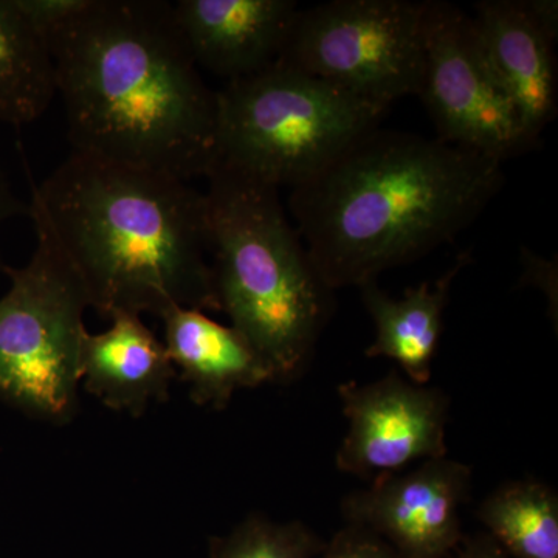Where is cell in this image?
<instances>
[{
	"instance_id": "6da1fadb",
	"label": "cell",
	"mask_w": 558,
	"mask_h": 558,
	"mask_svg": "<svg viewBox=\"0 0 558 558\" xmlns=\"http://www.w3.org/2000/svg\"><path fill=\"white\" fill-rule=\"evenodd\" d=\"M72 154L190 182L216 163L209 89L168 0H87L47 35Z\"/></svg>"
},
{
	"instance_id": "7a4b0ae2",
	"label": "cell",
	"mask_w": 558,
	"mask_h": 558,
	"mask_svg": "<svg viewBox=\"0 0 558 558\" xmlns=\"http://www.w3.org/2000/svg\"><path fill=\"white\" fill-rule=\"evenodd\" d=\"M27 216L100 317L220 312L205 193L165 172L70 154L33 185Z\"/></svg>"
},
{
	"instance_id": "3957f363",
	"label": "cell",
	"mask_w": 558,
	"mask_h": 558,
	"mask_svg": "<svg viewBox=\"0 0 558 558\" xmlns=\"http://www.w3.org/2000/svg\"><path fill=\"white\" fill-rule=\"evenodd\" d=\"M502 183L501 161L376 128L290 190L289 207L312 266L336 292L453 242Z\"/></svg>"
},
{
	"instance_id": "277c9868",
	"label": "cell",
	"mask_w": 558,
	"mask_h": 558,
	"mask_svg": "<svg viewBox=\"0 0 558 558\" xmlns=\"http://www.w3.org/2000/svg\"><path fill=\"white\" fill-rule=\"evenodd\" d=\"M204 191L220 312L269 365L275 381L310 365L332 306L279 190L215 165Z\"/></svg>"
},
{
	"instance_id": "5b68a950",
	"label": "cell",
	"mask_w": 558,
	"mask_h": 558,
	"mask_svg": "<svg viewBox=\"0 0 558 558\" xmlns=\"http://www.w3.org/2000/svg\"><path fill=\"white\" fill-rule=\"evenodd\" d=\"M218 92L216 163L296 189L379 128L387 109L275 62Z\"/></svg>"
},
{
	"instance_id": "8992f818",
	"label": "cell",
	"mask_w": 558,
	"mask_h": 558,
	"mask_svg": "<svg viewBox=\"0 0 558 558\" xmlns=\"http://www.w3.org/2000/svg\"><path fill=\"white\" fill-rule=\"evenodd\" d=\"M0 398L49 422H68L78 405L81 357L89 310L78 277L49 242L36 236L24 267H2Z\"/></svg>"
},
{
	"instance_id": "52a82bcc",
	"label": "cell",
	"mask_w": 558,
	"mask_h": 558,
	"mask_svg": "<svg viewBox=\"0 0 558 558\" xmlns=\"http://www.w3.org/2000/svg\"><path fill=\"white\" fill-rule=\"evenodd\" d=\"M427 0H332L300 9L279 64L389 109L421 89Z\"/></svg>"
},
{
	"instance_id": "ba28073f",
	"label": "cell",
	"mask_w": 558,
	"mask_h": 558,
	"mask_svg": "<svg viewBox=\"0 0 558 558\" xmlns=\"http://www.w3.org/2000/svg\"><path fill=\"white\" fill-rule=\"evenodd\" d=\"M436 137L498 161L527 150L519 117L492 72L472 16L427 0L421 89Z\"/></svg>"
},
{
	"instance_id": "9c48e42d",
	"label": "cell",
	"mask_w": 558,
	"mask_h": 558,
	"mask_svg": "<svg viewBox=\"0 0 558 558\" xmlns=\"http://www.w3.org/2000/svg\"><path fill=\"white\" fill-rule=\"evenodd\" d=\"M339 398L348 418L336 457L340 472L373 483L414 462L447 457L450 400L439 388L391 371L371 384H341Z\"/></svg>"
},
{
	"instance_id": "30bf717a",
	"label": "cell",
	"mask_w": 558,
	"mask_h": 558,
	"mask_svg": "<svg viewBox=\"0 0 558 558\" xmlns=\"http://www.w3.org/2000/svg\"><path fill=\"white\" fill-rule=\"evenodd\" d=\"M472 469L449 457L373 481L341 502L351 526L385 539L402 558H447L461 546V508Z\"/></svg>"
},
{
	"instance_id": "8fae6325",
	"label": "cell",
	"mask_w": 558,
	"mask_h": 558,
	"mask_svg": "<svg viewBox=\"0 0 558 558\" xmlns=\"http://www.w3.org/2000/svg\"><path fill=\"white\" fill-rule=\"evenodd\" d=\"M475 10L481 46L531 148L557 116L558 3L484 0Z\"/></svg>"
},
{
	"instance_id": "7c38bea8",
	"label": "cell",
	"mask_w": 558,
	"mask_h": 558,
	"mask_svg": "<svg viewBox=\"0 0 558 558\" xmlns=\"http://www.w3.org/2000/svg\"><path fill=\"white\" fill-rule=\"evenodd\" d=\"M175 22L197 69L236 81L279 60L295 0H175Z\"/></svg>"
},
{
	"instance_id": "4fadbf2b",
	"label": "cell",
	"mask_w": 558,
	"mask_h": 558,
	"mask_svg": "<svg viewBox=\"0 0 558 558\" xmlns=\"http://www.w3.org/2000/svg\"><path fill=\"white\" fill-rule=\"evenodd\" d=\"M160 319L165 348L196 405L223 410L240 389L275 381L269 365L233 326L178 306Z\"/></svg>"
},
{
	"instance_id": "5bb4252c",
	"label": "cell",
	"mask_w": 558,
	"mask_h": 558,
	"mask_svg": "<svg viewBox=\"0 0 558 558\" xmlns=\"http://www.w3.org/2000/svg\"><path fill=\"white\" fill-rule=\"evenodd\" d=\"M110 322L84 340L81 384L108 409L142 416L154 402H167L178 371L142 315L119 312Z\"/></svg>"
},
{
	"instance_id": "9a60e30c",
	"label": "cell",
	"mask_w": 558,
	"mask_h": 558,
	"mask_svg": "<svg viewBox=\"0 0 558 558\" xmlns=\"http://www.w3.org/2000/svg\"><path fill=\"white\" fill-rule=\"evenodd\" d=\"M469 264V253L435 282H422L407 289L402 299L389 296L377 281L360 286L362 301L376 328V337L366 349V357H385L398 363L405 379L427 385L432 379L433 359L442 336L444 311L451 284Z\"/></svg>"
},
{
	"instance_id": "2e32d148",
	"label": "cell",
	"mask_w": 558,
	"mask_h": 558,
	"mask_svg": "<svg viewBox=\"0 0 558 558\" xmlns=\"http://www.w3.org/2000/svg\"><path fill=\"white\" fill-rule=\"evenodd\" d=\"M57 97L49 39L17 0H0V123H35Z\"/></svg>"
},
{
	"instance_id": "e0dca14e",
	"label": "cell",
	"mask_w": 558,
	"mask_h": 558,
	"mask_svg": "<svg viewBox=\"0 0 558 558\" xmlns=\"http://www.w3.org/2000/svg\"><path fill=\"white\" fill-rule=\"evenodd\" d=\"M476 519L512 558H558V495L542 481L502 484L481 502Z\"/></svg>"
},
{
	"instance_id": "ac0fdd59",
	"label": "cell",
	"mask_w": 558,
	"mask_h": 558,
	"mask_svg": "<svg viewBox=\"0 0 558 558\" xmlns=\"http://www.w3.org/2000/svg\"><path fill=\"white\" fill-rule=\"evenodd\" d=\"M325 542L301 521L277 523L250 515L240 526L209 543V558H315Z\"/></svg>"
},
{
	"instance_id": "d6986e66",
	"label": "cell",
	"mask_w": 558,
	"mask_h": 558,
	"mask_svg": "<svg viewBox=\"0 0 558 558\" xmlns=\"http://www.w3.org/2000/svg\"><path fill=\"white\" fill-rule=\"evenodd\" d=\"M319 558H402L385 539L366 529H340L329 543H325Z\"/></svg>"
},
{
	"instance_id": "ffe728a7",
	"label": "cell",
	"mask_w": 558,
	"mask_h": 558,
	"mask_svg": "<svg viewBox=\"0 0 558 558\" xmlns=\"http://www.w3.org/2000/svg\"><path fill=\"white\" fill-rule=\"evenodd\" d=\"M87 0H17V5L44 35L60 27L86 7Z\"/></svg>"
},
{
	"instance_id": "44dd1931",
	"label": "cell",
	"mask_w": 558,
	"mask_h": 558,
	"mask_svg": "<svg viewBox=\"0 0 558 558\" xmlns=\"http://www.w3.org/2000/svg\"><path fill=\"white\" fill-rule=\"evenodd\" d=\"M28 204L22 201L16 193H14L13 186H11L9 178L5 172L0 168V230L3 226L11 222L13 219L21 218V216H27ZM3 264H0V270H2Z\"/></svg>"
},
{
	"instance_id": "7402d4cb",
	"label": "cell",
	"mask_w": 558,
	"mask_h": 558,
	"mask_svg": "<svg viewBox=\"0 0 558 558\" xmlns=\"http://www.w3.org/2000/svg\"><path fill=\"white\" fill-rule=\"evenodd\" d=\"M461 545L454 558H512L490 537L462 539Z\"/></svg>"
}]
</instances>
